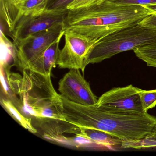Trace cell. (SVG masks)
<instances>
[{"mask_svg":"<svg viewBox=\"0 0 156 156\" xmlns=\"http://www.w3.org/2000/svg\"><path fill=\"white\" fill-rule=\"evenodd\" d=\"M65 120L79 127L98 129L123 141L140 140L153 133L156 117L145 113L100 109L95 105L76 104L62 96Z\"/></svg>","mask_w":156,"mask_h":156,"instance_id":"obj_1","label":"cell"},{"mask_svg":"<svg viewBox=\"0 0 156 156\" xmlns=\"http://www.w3.org/2000/svg\"><path fill=\"white\" fill-rule=\"evenodd\" d=\"M153 13L146 6L115 4L105 0L100 4L68 10L63 22L64 30L97 42L111 34L138 24Z\"/></svg>","mask_w":156,"mask_h":156,"instance_id":"obj_2","label":"cell"},{"mask_svg":"<svg viewBox=\"0 0 156 156\" xmlns=\"http://www.w3.org/2000/svg\"><path fill=\"white\" fill-rule=\"evenodd\" d=\"M7 80L11 91L20 96L24 111L36 117L38 111L61 99L54 89L51 75H45L28 68L23 76L7 73Z\"/></svg>","mask_w":156,"mask_h":156,"instance_id":"obj_3","label":"cell"},{"mask_svg":"<svg viewBox=\"0 0 156 156\" xmlns=\"http://www.w3.org/2000/svg\"><path fill=\"white\" fill-rule=\"evenodd\" d=\"M156 44V30L138 24L111 34L99 40L86 56L84 67L98 63L123 52Z\"/></svg>","mask_w":156,"mask_h":156,"instance_id":"obj_4","label":"cell"},{"mask_svg":"<svg viewBox=\"0 0 156 156\" xmlns=\"http://www.w3.org/2000/svg\"><path fill=\"white\" fill-rule=\"evenodd\" d=\"M64 32L63 23H62L24 39L13 41L14 62L23 70L29 62L45 51L58 38L64 36Z\"/></svg>","mask_w":156,"mask_h":156,"instance_id":"obj_5","label":"cell"},{"mask_svg":"<svg viewBox=\"0 0 156 156\" xmlns=\"http://www.w3.org/2000/svg\"><path fill=\"white\" fill-rule=\"evenodd\" d=\"M65 44L60 50L56 65L60 68L77 69L83 73L86 56L97 43L86 36L70 30H65Z\"/></svg>","mask_w":156,"mask_h":156,"instance_id":"obj_6","label":"cell"},{"mask_svg":"<svg viewBox=\"0 0 156 156\" xmlns=\"http://www.w3.org/2000/svg\"><path fill=\"white\" fill-rule=\"evenodd\" d=\"M140 88L129 85L114 87L102 95L96 107L104 110L127 113H145L140 98Z\"/></svg>","mask_w":156,"mask_h":156,"instance_id":"obj_7","label":"cell"},{"mask_svg":"<svg viewBox=\"0 0 156 156\" xmlns=\"http://www.w3.org/2000/svg\"><path fill=\"white\" fill-rule=\"evenodd\" d=\"M58 90L62 96L76 104L95 105L98 101L80 69H70L59 82Z\"/></svg>","mask_w":156,"mask_h":156,"instance_id":"obj_8","label":"cell"},{"mask_svg":"<svg viewBox=\"0 0 156 156\" xmlns=\"http://www.w3.org/2000/svg\"><path fill=\"white\" fill-rule=\"evenodd\" d=\"M67 12L44 13L38 16H23L11 33L12 38L13 41L22 40L62 24Z\"/></svg>","mask_w":156,"mask_h":156,"instance_id":"obj_9","label":"cell"},{"mask_svg":"<svg viewBox=\"0 0 156 156\" xmlns=\"http://www.w3.org/2000/svg\"><path fill=\"white\" fill-rule=\"evenodd\" d=\"M62 36L58 38L45 51L29 62L25 68L41 74L51 75L52 69L57 65L60 51L59 44Z\"/></svg>","mask_w":156,"mask_h":156,"instance_id":"obj_10","label":"cell"},{"mask_svg":"<svg viewBox=\"0 0 156 156\" xmlns=\"http://www.w3.org/2000/svg\"><path fill=\"white\" fill-rule=\"evenodd\" d=\"M23 0H1V16L11 33L19 21L23 17Z\"/></svg>","mask_w":156,"mask_h":156,"instance_id":"obj_11","label":"cell"},{"mask_svg":"<svg viewBox=\"0 0 156 156\" xmlns=\"http://www.w3.org/2000/svg\"><path fill=\"white\" fill-rule=\"evenodd\" d=\"M80 128V134L78 136L80 137L109 148L119 145L121 147L122 140L108 133L98 129Z\"/></svg>","mask_w":156,"mask_h":156,"instance_id":"obj_12","label":"cell"},{"mask_svg":"<svg viewBox=\"0 0 156 156\" xmlns=\"http://www.w3.org/2000/svg\"><path fill=\"white\" fill-rule=\"evenodd\" d=\"M1 103L2 106L11 116L12 117L22 126L31 133L34 134L37 133V130L33 125L31 118L26 117L21 114L10 100L1 98Z\"/></svg>","mask_w":156,"mask_h":156,"instance_id":"obj_13","label":"cell"},{"mask_svg":"<svg viewBox=\"0 0 156 156\" xmlns=\"http://www.w3.org/2000/svg\"><path fill=\"white\" fill-rule=\"evenodd\" d=\"M74 0H44V13H62Z\"/></svg>","mask_w":156,"mask_h":156,"instance_id":"obj_14","label":"cell"},{"mask_svg":"<svg viewBox=\"0 0 156 156\" xmlns=\"http://www.w3.org/2000/svg\"><path fill=\"white\" fill-rule=\"evenodd\" d=\"M139 94L144 112H147L148 110L156 106V89L144 90L140 89Z\"/></svg>","mask_w":156,"mask_h":156,"instance_id":"obj_15","label":"cell"},{"mask_svg":"<svg viewBox=\"0 0 156 156\" xmlns=\"http://www.w3.org/2000/svg\"><path fill=\"white\" fill-rule=\"evenodd\" d=\"M105 0H74L67 7L68 10L79 9L91 5L100 4Z\"/></svg>","mask_w":156,"mask_h":156,"instance_id":"obj_16","label":"cell"},{"mask_svg":"<svg viewBox=\"0 0 156 156\" xmlns=\"http://www.w3.org/2000/svg\"><path fill=\"white\" fill-rule=\"evenodd\" d=\"M112 3L124 5H139L143 6L156 5V0H108Z\"/></svg>","mask_w":156,"mask_h":156,"instance_id":"obj_17","label":"cell"},{"mask_svg":"<svg viewBox=\"0 0 156 156\" xmlns=\"http://www.w3.org/2000/svg\"><path fill=\"white\" fill-rule=\"evenodd\" d=\"M140 145L142 148L156 147V126L151 135L141 140Z\"/></svg>","mask_w":156,"mask_h":156,"instance_id":"obj_18","label":"cell"},{"mask_svg":"<svg viewBox=\"0 0 156 156\" xmlns=\"http://www.w3.org/2000/svg\"><path fill=\"white\" fill-rule=\"evenodd\" d=\"M138 24L143 27L156 30V13H153L148 15Z\"/></svg>","mask_w":156,"mask_h":156,"instance_id":"obj_19","label":"cell"},{"mask_svg":"<svg viewBox=\"0 0 156 156\" xmlns=\"http://www.w3.org/2000/svg\"><path fill=\"white\" fill-rule=\"evenodd\" d=\"M146 6L154 13H156V5H147Z\"/></svg>","mask_w":156,"mask_h":156,"instance_id":"obj_20","label":"cell"},{"mask_svg":"<svg viewBox=\"0 0 156 156\" xmlns=\"http://www.w3.org/2000/svg\"></svg>","mask_w":156,"mask_h":156,"instance_id":"obj_21","label":"cell"}]
</instances>
